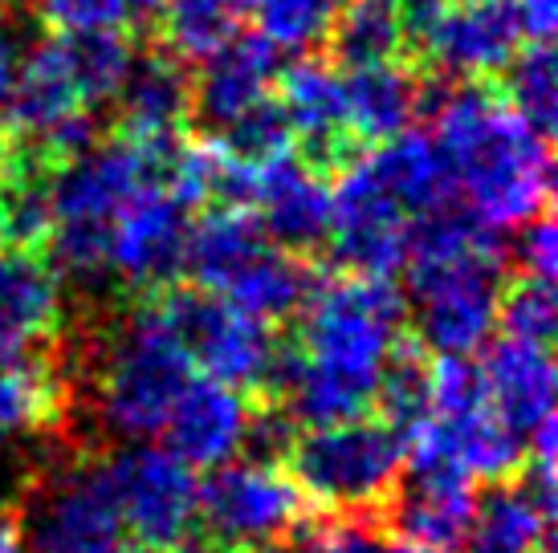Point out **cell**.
I'll return each instance as SVG.
<instances>
[{"label":"cell","instance_id":"obj_1","mask_svg":"<svg viewBox=\"0 0 558 553\" xmlns=\"http://www.w3.org/2000/svg\"><path fill=\"white\" fill-rule=\"evenodd\" d=\"M420 114L452 171L457 196L494 232H513L550 204V135L526 123L489 82L440 86L424 77Z\"/></svg>","mask_w":558,"mask_h":553},{"label":"cell","instance_id":"obj_2","mask_svg":"<svg viewBox=\"0 0 558 553\" xmlns=\"http://www.w3.org/2000/svg\"><path fill=\"white\" fill-rule=\"evenodd\" d=\"M281 460L314 513L375 521L400 489L403 435L367 411L326 428H298Z\"/></svg>","mask_w":558,"mask_h":553},{"label":"cell","instance_id":"obj_3","mask_svg":"<svg viewBox=\"0 0 558 553\" xmlns=\"http://www.w3.org/2000/svg\"><path fill=\"white\" fill-rule=\"evenodd\" d=\"M314 505L278 460L233 456L196 480V525L175 553H248L294 541Z\"/></svg>","mask_w":558,"mask_h":553},{"label":"cell","instance_id":"obj_4","mask_svg":"<svg viewBox=\"0 0 558 553\" xmlns=\"http://www.w3.org/2000/svg\"><path fill=\"white\" fill-rule=\"evenodd\" d=\"M403 322L408 302L391 276L342 269L335 276L318 273L306 306L298 309V334L290 346L314 367L375 383L388 351L403 334Z\"/></svg>","mask_w":558,"mask_h":553},{"label":"cell","instance_id":"obj_5","mask_svg":"<svg viewBox=\"0 0 558 553\" xmlns=\"http://www.w3.org/2000/svg\"><path fill=\"white\" fill-rule=\"evenodd\" d=\"M192 374L196 367L187 351L171 334L156 302L147 297L114 334L107 362H102V379H98L102 428L123 444L156 440L171 403L180 400Z\"/></svg>","mask_w":558,"mask_h":553},{"label":"cell","instance_id":"obj_6","mask_svg":"<svg viewBox=\"0 0 558 553\" xmlns=\"http://www.w3.org/2000/svg\"><path fill=\"white\" fill-rule=\"evenodd\" d=\"M147 297L156 302L163 322L171 325V334L180 339L192 367L201 370L204 379L236 386L248 400H269L281 346H286L274 325L236 309L220 293L196 290V285H187V290L168 285Z\"/></svg>","mask_w":558,"mask_h":553},{"label":"cell","instance_id":"obj_7","mask_svg":"<svg viewBox=\"0 0 558 553\" xmlns=\"http://www.w3.org/2000/svg\"><path fill=\"white\" fill-rule=\"evenodd\" d=\"M403 58L424 77L489 82L522 46L510 0H400Z\"/></svg>","mask_w":558,"mask_h":553},{"label":"cell","instance_id":"obj_8","mask_svg":"<svg viewBox=\"0 0 558 553\" xmlns=\"http://www.w3.org/2000/svg\"><path fill=\"white\" fill-rule=\"evenodd\" d=\"M98 464L123 529H131L135 541L171 553L180 550L196 525V472L151 440L123 444Z\"/></svg>","mask_w":558,"mask_h":553},{"label":"cell","instance_id":"obj_9","mask_svg":"<svg viewBox=\"0 0 558 553\" xmlns=\"http://www.w3.org/2000/svg\"><path fill=\"white\" fill-rule=\"evenodd\" d=\"M408 232H412V216L384 192L363 155H355L347 168L330 175L326 248L342 273L396 281V273H403V257H408Z\"/></svg>","mask_w":558,"mask_h":553},{"label":"cell","instance_id":"obj_10","mask_svg":"<svg viewBox=\"0 0 558 553\" xmlns=\"http://www.w3.org/2000/svg\"><path fill=\"white\" fill-rule=\"evenodd\" d=\"M16 517L25 553H110L123 541V521L98 460L46 480Z\"/></svg>","mask_w":558,"mask_h":553},{"label":"cell","instance_id":"obj_11","mask_svg":"<svg viewBox=\"0 0 558 553\" xmlns=\"http://www.w3.org/2000/svg\"><path fill=\"white\" fill-rule=\"evenodd\" d=\"M501 281H506V265L489 261L408 276L416 339L433 354L473 358L497 330Z\"/></svg>","mask_w":558,"mask_h":553},{"label":"cell","instance_id":"obj_12","mask_svg":"<svg viewBox=\"0 0 558 553\" xmlns=\"http://www.w3.org/2000/svg\"><path fill=\"white\" fill-rule=\"evenodd\" d=\"M187 208L163 187H147L110 224L107 269L135 293H159L184 276Z\"/></svg>","mask_w":558,"mask_h":553},{"label":"cell","instance_id":"obj_13","mask_svg":"<svg viewBox=\"0 0 558 553\" xmlns=\"http://www.w3.org/2000/svg\"><path fill=\"white\" fill-rule=\"evenodd\" d=\"M274 98L290 123L298 155H306L314 168L335 175L355 155V138L347 135V110H342V70L326 53H302L278 70Z\"/></svg>","mask_w":558,"mask_h":553},{"label":"cell","instance_id":"obj_14","mask_svg":"<svg viewBox=\"0 0 558 553\" xmlns=\"http://www.w3.org/2000/svg\"><path fill=\"white\" fill-rule=\"evenodd\" d=\"M248 208L274 245L311 257L330 232V175L314 168L306 155H278L269 163H257Z\"/></svg>","mask_w":558,"mask_h":553},{"label":"cell","instance_id":"obj_15","mask_svg":"<svg viewBox=\"0 0 558 553\" xmlns=\"http://www.w3.org/2000/svg\"><path fill=\"white\" fill-rule=\"evenodd\" d=\"M248 415H253V400L245 391L192 374L187 386L180 391V400L171 403L159 440L192 472H208V468L245 452Z\"/></svg>","mask_w":558,"mask_h":553},{"label":"cell","instance_id":"obj_16","mask_svg":"<svg viewBox=\"0 0 558 553\" xmlns=\"http://www.w3.org/2000/svg\"><path fill=\"white\" fill-rule=\"evenodd\" d=\"M477 492L473 480L457 472H403L375 525L388 541L420 553H457L473 521Z\"/></svg>","mask_w":558,"mask_h":553},{"label":"cell","instance_id":"obj_17","mask_svg":"<svg viewBox=\"0 0 558 553\" xmlns=\"http://www.w3.org/2000/svg\"><path fill=\"white\" fill-rule=\"evenodd\" d=\"M192 77V114L208 131L225 126L253 110L262 98L274 94L278 77V49L262 33H233L220 49H213Z\"/></svg>","mask_w":558,"mask_h":553},{"label":"cell","instance_id":"obj_18","mask_svg":"<svg viewBox=\"0 0 558 553\" xmlns=\"http://www.w3.org/2000/svg\"><path fill=\"white\" fill-rule=\"evenodd\" d=\"M0 102H4L0 123L13 135V143H37L58 123H65L70 114L90 110L82 102L78 74H74V62H70V49L62 37H49L37 49L21 53L16 74Z\"/></svg>","mask_w":558,"mask_h":553},{"label":"cell","instance_id":"obj_19","mask_svg":"<svg viewBox=\"0 0 558 553\" xmlns=\"http://www.w3.org/2000/svg\"><path fill=\"white\" fill-rule=\"evenodd\" d=\"M62 325V276L46 253L9 248L0 257V362L37 354Z\"/></svg>","mask_w":558,"mask_h":553},{"label":"cell","instance_id":"obj_20","mask_svg":"<svg viewBox=\"0 0 558 553\" xmlns=\"http://www.w3.org/2000/svg\"><path fill=\"white\" fill-rule=\"evenodd\" d=\"M477 354L481 383H485V395L494 403V411L526 440L543 419L555 415L558 374L550 346L522 339H497L485 342Z\"/></svg>","mask_w":558,"mask_h":553},{"label":"cell","instance_id":"obj_21","mask_svg":"<svg viewBox=\"0 0 558 553\" xmlns=\"http://www.w3.org/2000/svg\"><path fill=\"white\" fill-rule=\"evenodd\" d=\"M119 126L114 135L140 138V143H175L192 123V77L184 58L171 49H156L135 58L119 90Z\"/></svg>","mask_w":558,"mask_h":553},{"label":"cell","instance_id":"obj_22","mask_svg":"<svg viewBox=\"0 0 558 553\" xmlns=\"http://www.w3.org/2000/svg\"><path fill=\"white\" fill-rule=\"evenodd\" d=\"M420 90H424V74L408 58L342 70L347 135L355 138L359 151L408 131L420 114Z\"/></svg>","mask_w":558,"mask_h":553},{"label":"cell","instance_id":"obj_23","mask_svg":"<svg viewBox=\"0 0 558 553\" xmlns=\"http://www.w3.org/2000/svg\"><path fill=\"white\" fill-rule=\"evenodd\" d=\"M372 175L384 184L391 200L400 204L403 212L420 220V216L436 212L445 204L457 200V184H452V171L445 163L440 147L433 143V135L424 131H400V135L384 138L363 151Z\"/></svg>","mask_w":558,"mask_h":553},{"label":"cell","instance_id":"obj_24","mask_svg":"<svg viewBox=\"0 0 558 553\" xmlns=\"http://www.w3.org/2000/svg\"><path fill=\"white\" fill-rule=\"evenodd\" d=\"M265 245H269V236H265L262 220L253 216V208H233V204L201 208V216L187 224L184 276H192L196 290L225 293V285Z\"/></svg>","mask_w":558,"mask_h":553},{"label":"cell","instance_id":"obj_25","mask_svg":"<svg viewBox=\"0 0 558 553\" xmlns=\"http://www.w3.org/2000/svg\"><path fill=\"white\" fill-rule=\"evenodd\" d=\"M555 508L538 501L526 480H494L473 505V521L457 553H534L550 538Z\"/></svg>","mask_w":558,"mask_h":553},{"label":"cell","instance_id":"obj_26","mask_svg":"<svg viewBox=\"0 0 558 553\" xmlns=\"http://www.w3.org/2000/svg\"><path fill=\"white\" fill-rule=\"evenodd\" d=\"M318 269L306 257H298L290 248L269 245L241 269V273L225 285V302H233L236 309H245L253 318H262L269 325H286L298 318V309L306 306Z\"/></svg>","mask_w":558,"mask_h":553},{"label":"cell","instance_id":"obj_27","mask_svg":"<svg viewBox=\"0 0 558 553\" xmlns=\"http://www.w3.org/2000/svg\"><path fill=\"white\" fill-rule=\"evenodd\" d=\"M428 400H433V351L416 334L403 330L384 358L379 374H375L372 407L384 423L408 435L428 415Z\"/></svg>","mask_w":558,"mask_h":553},{"label":"cell","instance_id":"obj_28","mask_svg":"<svg viewBox=\"0 0 558 553\" xmlns=\"http://www.w3.org/2000/svg\"><path fill=\"white\" fill-rule=\"evenodd\" d=\"M326 41V58L339 70H355V65H375L403 58V25L400 9L384 4V0H351L342 4L339 16Z\"/></svg>","mask_w":558,"mask_h":553},{"label":"cell","instance_id":"obj_29","mask_svg":"<svg viewBox=\"0 0 558 553\" xmlns=\"http://www.w3.org/2000/svg\"><path fill=\"white\" fill-rule=\"evenodd\" d=\"M62 415V383L41 354L0 362V431H41Z\"/></svg>","mask_w":558,"mask_h":553},{"label":"cell","instance_id":"obj_30","mask_svg":"<svg viewBox=\"0 0 558 553\" xmlns=\"http://www.w3.org/2000/svg\"><path fill=\"white\" fill-rule=\"evenodd\" d=\"M248 13V0H168L159 13V37L184 62H204L220 49Z\"/></svg>","mask_w":558,"mask_h":553},{"label":"cell","instance_id":"obj_31","mask_svg":"<svg viewBox=\"0 0 558 553\" xmlns=\"http://www.w3.org/2000/svg\"><path fill=\"white\" fill-rule=\"evenodd\" d=\"M65 49H70V62H74V74H78V90L86 107H107L119 98L131 65L140 58L135 49V37L126 29H102V33H86V37H62Z\"/></svg>","mask_w":558,"mask_h":553},{"label":"cell","instance_id":"obj_32","mask_svg":"<svg viewBox=\"0 0 558 553\" xmlns=\"http://www.w3.org/2000/svg\"><path fill=\"white\" fill-rule=\"evenodd\" d=\"M501 94L526 123L543 135H555L558 126V65L555 49L546 41H522L510 65L501 70Z\"/></svg>","mask_w":558,"mask_h":553},{"label":"cell","instance_id":"obj_33","mask_svg":"<svg viewBox=\"0 0 558 553\" xmlns=\"http://www.w3.org/2000/svg\"><path fill=\"white\" fill-rule=\"evenodd\" d=\"M342 4L347 0H248L245 16H253L257 33L274 49L306 53L330 33Z\"/></svg>","mask_w":558,"mask_h":553},{"label":"cell","instance_id":"obj_34","mask_svg":"<svg viewBox=\"0 0 558 553\" xmlns=\"http://www.w3.org/2000/svg\"><path fill=\"white\" fill-rule=\"evenodd\" d=\"M497 325L506 330V339L550 346V342H555V325H558L555 285H550V281L522 276V273L513 276V281H501Z\"/></svg>","mask_w":558,"mask_h":553},{"label":"cell","instance_id":"obj_35","mask_svg":"<svg viewBox=\"0 0 558 553\" xmlns=\"http://www.w3.org/2000/svg\"><path fill=\"white\" fill-rule=\"evenodd\" d=\"M37 13L53 37H86L102 29H126L123 0H37Z\"/></svg>","mask_w":558,"mask_h":553},{"label":"cell","instance_id":"obj_36","mask_svg":"<svg viewBox=\"0 0 558 553\" xmlns=\"http://www.w3.org/2000/svg\"><path fill=\"white\" fill-rule=\"evenodd\" d=\"M298 553H391V541L367 517H335L330 525H318Z\"/></svg>","mask_w":558,"mask_h":553},{"label":"cell","instance_id":"obj_37","mask_svg":"<svg viewBox=\"0 0 558 553\" xmlns=\"http://www.w3.org/2000/svg\"><path fill=\"white\" fill-rule=\"evenodd\" d=\"M513 257H518V269L522 276H534V281H550L555 285L558 273V229L550 216H534L530 224H522V236L513 245Z\"/></svg>","mask_w":558,"mask_h":553},{"label":"cell","instance_id":"obj_38","mask_svg":"<svg viewBox=\"0 0 558 553\" xmlns=\"http://www.w3.org/2000/svg\"><path fill=\"white\" fill-rule=\"evenodd\" d=\"M513 21L522 41H555L558 33V0H510Z\"/></svg>","mask_w":558,"mask_h":553},{"label":"cell","instance_id":"obj_39","mask_svg":"<svg viewBox=\"0 0 558 553\" xmlns=\"http://www.w3.org/2000/svg\"><path fill=\"white\" fill-rule=\"evenodd\" d=\"M16 62H21V41L13 37V29H9V25H0V98H4L9 82H13Z\"/></svg>","mask_w":558,"mask_h":553},{"label":"cell","instance_id":"obj_40","mask_svg":"<svg viewBox=\"0 0 558 553\" xmlns=\"http://www.w3.org/2000/svg\"><path fill=\"white\" fill-rule=\"evenodd\" d=\"M0 553H25V538H21V517L0 508Z\"/></svg>","mask_w":558,"mask_h":553},{"label":"cell","instance_id":"obj_41","mask_svg":"<svg viewBox=\"0 0 558 553\" xmlns=\"http://www.w3.org/2000/svg\"><path fill=\"white\" fill-rule=\"evenodd\" d=\"M13 159H16V143H13V135L4 131V123H0V196H4V187H9V175H13Z\"/></svg>","mask_w":558,"mask_h":553},{"label":"cell","instance_id":"obj_42","mask_svg":"<svg viewBox=\"0 0 558 553\" xmlns=\"http://www.w3.org/2000/svg\"><path fill=\"white\" fill-rule=\"evenodd\" d=\"M123 4H126V16H131V21L151 25V21H159V13H163L168 0H123Z\"/></svg>","mask_w":558,"mask_h":553},{"label":"cell","instance_id":"obj_43","mask_svg":"<svg viewBox=\"0 0 558 553\" xmlns=\"http://www.w3.org/2000/svg\"><path fill=\"white\" fill-rule=\"evenodd\" d=\"M110 553H171V550H159V545H147V541H119Z\"/></svg>","mask_w":558,"mask_h":553},{"label":"cell","instance_id":"obj_44","mask_svg":"<svg viewBox=\"0 0 558 553\" xmlns=\"http://www.w3.org/2000/svg\"><path fill=\"white\" fill-rule=\"evenodd\" d=\"M248 553H298V545L281 541V545H265V550H248Z\"/></svg>","mask_w":558,"mask_h":553},{"label":"cell","instance_id":"obj_45","mask_svg":"<svg viewBox=\"0 0 558 553\" xmlns=\"http://www.w3.org/2000/svg\"><path fill=\"white\" fill-rule=\"evenodd\" d=\"M534 553H555V541L546 538V541H543V545H538V550H534Z\"/></svg>","mask_w":558,"mask_h":553},{"label":"cell","instance_id":"obj_46","mask_svg":"<svg viewBox=\"0 0 558 553\" xmlns=\"http://www.w3.org/2000/svg\"><path fill=\"white\" fill-rule=\"evenodd\" d=\"M16 0H0V13H9V9H13Z\"/></svg>","mask_w":558,"mask_h":553},{"label":"cell","instance_id":"obj_47","mask_svg":"<svg viewBox=\"0 0 558 553\" xmlns=\"http://www.w3.org/2000/svg\"><path fill=\"white\" fill-rule=\"evenodd\" d=\"M391 553H420V550H403V545H396V541H391Z\"/></svg>","mask_w":558,"mask_h":553},{"label":"cell","instance_id":"obj_48","mask_svg":"<svg viewBox=\"0 0 558 553\" xmlns=\"http://www.w3.org/2000/svg\"><path fill=\"white\" fill-rule=\"evenodd\" d=\"M0 452H4V431H0Z\"/></svg>","mask_w":558,"mask_h":553},{"label":"cell","instance_id":"obj_49","mask_svg":"<svg viewBox=\"0 0 558 553\" xmlns=\"http://www.w3.org/2000/svg\"><path fill=\"white\" fill-rule=\"evenodd\" d=\"M384 4H400V0H384Z\"/></svg>","mask_w":558,"mask_h":553}]
</instances>
